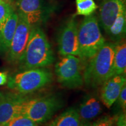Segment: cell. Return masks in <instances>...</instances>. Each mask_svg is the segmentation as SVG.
<instances>
[{
	"label": "cell",
	"mask_w": 126,
	"mask_h": 126,
	"mask_svg": "<svg viewBox=\"0 0 126 126\" xmlns=\"http://www.w3.org/2000/svg\"><path fill=\"white\" fill-rule=\"evenodd\" d=\"M126 10V0H103L99 9V18L102 26L106 31L123 11Z\"/></svg>",
	"instance_id": "cell-11"
},
{
	"label": "cell",
	"mask_w": 126,
	"mask_h": 126,
	"mask_svg": "<svg viewBox=\"0 0 126 126\" xmlns=\"http://www.w3.org/2000/svg\"><path fill=\"white\" fill-rule=\"evenodd\" d=\"M8 75L7 72H0V86L6 84L8 81Z\"/></svg>",
	"instance_id": "cell-24"
},
{
	"label": "cell",
	"mask_w": 126,
	"mask_h": 126,
	"mask_svg": "<svg viewBox=\"0 0 126 126\" xmlns=\"http://www.w3.org/2000/svg\"><path fill=\"white\" fill-rule=\"evenodd\" d=\"M116 44L105 42L97 53L89 60L83 71V82L88 87L97 88L113 76Z\"/></svg>",
	"instance_id": "cell-2"
},
{
	"label": "cell",
	"mask_w": 126,
	"mask_h": 126,
	"mask_svg": "<svg viewBox=\"0 0 126 126\" xmlns=\"http://www.w3.org/2000/svg\"><path fill=\"white\" fill-rule=\"evenodd\" d=\"M1 1H4V2H5L8 3V4H10V3H11V2L12 0H1Z\"/></svg>",
	"instance_id": "cell-26"
},
{
	"label": "cell",
	"mask_w": 126,
	"mask_h": 126,
	"mask_svg": "<svg viewBox=\"0 0 126 126\" xmlns=\"http://www.w3.org/2000/svg\"><path fill=\"white\" fill-rule=\"evenodd\" d=\"M18 13L21 14L31 27L39 26L46 17L43 0H18Z\"/></svg>",
	"instance_id": "cell-10"
},
{
	"label": "cell",
	"mask_w": 126,
	"mask_h": 126,
	"mask_svg": "<svg viewBox=\"0 0 126 126\" xmlns=\"http://www.w3.org/2000/svg\"><path fill=\"white\" fill-rule=\"evenodd\" d=\"M17 26L9 50L6 54V60L11 64L18 65L27 46L31 26L21 14L18 13Z\"/></svg>",
	"instance_id": "cell-7"
},
{
	"label": "cell",
	"mask_w": 126,
	"mask_h": 126,
	"mask_svg": "<svg viewBox=\"0 0 126 126\" xmlns=\"http://www.w3.org/2000/svg\"><path fill=\"white\" fill-rule=\"evenodd\" d=\"M93 126L92 123L90 122H81V126Z\"/></svg>",
	"instance_id": "cell-25"
},
{
	"label": "cell",
	"mask_w": 126,
	"mask_h": 126,
	"mask_svg": "<svg viewBox=\"0 0 126 126\" xmlns=\"http://www.w3.org/2000/svg\"><path fill=\"white\" fill-rule=\"evenodd\" d=\"M53 80V73L46 68L28 69L8 76L7 86L13 92L27 94L48 85Z\"/></svg>",
	"instance_id": "cell-3"
},
{
	"label": "cell",
	"mask_w": 126,
	"mask_h": 126,
	"mask_svg": "<svg viewBox=\"0 0 126 126\" xmlns=\"http://www.w3.org/2000/svg\"><path fill=\"white\" fill-rule=\"evenodd\" d=\"M126 83V75H114L103 83L100 92V99L106 108H111L114 102L117 101Z\"/></svg>",
	"instance_id": "cell-12"
},
{
	"label": "cell",
	"mask_w": 126,
	"mask_h": 126,
	"mask_svg": "<svg viewBox=\"0 0 126 126\" xmlns=\"http://www.w3.org/2000/svg\"><path fill=\"white\" fill-rule=\"evenodd\" d=\"M79 59L88 61L97 53L105 43L96 17L85 16L78 28Z\"/></svg>",
	"instance_id": "cell-4"
},
{
	"label": "cell",
	"mask_w": 126,
	"mask_h": 126,
	"mask_svg": "<svg viewBox=\"0 0 126 126\" xmlns=\"http://www.w3.org/2000/svg\"><path fill=\"white\" fill-rule=\"evenodd\" d=\"M126 31V10L123 11L117 17L114 23L106 32L114 43L122 42L124 39Z\"/></svg>",
	"instance_id": "cell-16"
},
{
	"label": "cell",
	"mask_w": 126,
	"mask_h": 126,
	"mask_svg": "<svg viewBox=\"0 0 126 126\" xmlns=\"http://www.w3.org/2000/svg\"><path fill=\"white\" fill-rule=\"evenodd\" d=\"M18 14L13 11L0 28V54L6 56L13 39L18 23Z\"/></svg>",
	"instance_id": "cell-13"
},
{
	"label": "cell",
	"mask_w": 126,
	"mask_h": 126,
	"mask_svg": "<svg viewBox=\"0 0 126 126\" xmlns=\"http://www.w3.org/2000/svg\"><path fill=\"white\" fill-rule=\"evenodd\" d=\"M113 60V76L126 75V45L125 42L115 43ZM112 76V77H113Z\"/></svg>",
	"instance_id": "cell-17"
},
{
	"label": "cell",
	"mask_w": 126,
	"mask_h": 126,
	"mask_svg": "<svg viewBox=\"0 0 126 126\" xmlns=\"http://www.w3.org/2000/svg\"><path fill=\"white\" fill-rule=\"evenodd\" d=\"M116 120L117 126H126V112H123L120 114Z\"/></svg>",
	"instance_id": "cell-23"
},
{
	"label": "cell",
	"mask_w": 126,
	"mask_h": 126,
	"mask_svg": "<svg viewBox=\"0 0 126 126\" xmlns=\"http://www.w3.org/2000/svg\"><path fill=\"white\" fill-rule=\"evenodd\" d=\"M115 121V119L110 116L105 117L99 119L96 122L92 123L93 126H113Z\"/></svg>",
	"instance_id": "cell-21"
},
{
	"label": "cell",
	"mask_w": 126,
	"mask_h": 126,
	"mask_svg": "<svg viewBox=\"0 0 126 126\" xmlns=\"http://www.w3.org/2000/svg\"><path fill=\"white\" fill-rule=\"evenodd\" d=\"M28 97L13 91L0 93V126L22 114L23 103Z\"/></svg>",
	"instance_id": "cell-8"
},
{
	"label": "cell",
	"mask_w": 126,
	"mask_h": 126,
	"mask_svg": "<svg viewBox=\"0 0 126 126\" xmlns=\"http://www.w3.org/2000/svg\"><path fill=\"white\" fill-rule=\"evenodd\" d=\"M81 67L79 58L72 55L63 56L55 65L58 82L63 86L69 89L81 87L83 84Z\"/></svg>",
	"instance_id": "cell-6"
},
{
	"label": "cell",
	"mask_w": 126,
	"mask_h": 126,
	"mask_svg": "<svg viewBox=\"0 0 126 126\" xmlns=\"http://www.w3.org/2000/svg\"><path fill=\"white\" fill-rule=\"evenodd\" d=\"M3 126H40L29 118L20 114L8 122Z\"/></svg>",
	"instance_id": "cell-19"
},
{
	"label": "cell",
	"mask_w": 126,
	"mask_h": 126,
	"mask_svg": "<svg viewBox=\"0 0 126 126\" xmlns=\"http://www.w3.org/2000/svg\"><path fill=\"white\" fill-rule=\"evenodd\" d=\"M64 106L63 99L57 94H47L28 97L23 105L22 114L37 124L47 122Z\"/></svg>",
	"instance_id": "cell-5"
},
{
	"label": "cell",
	"mask_w": 126,
	"mask_h": 126,
	"mask_svg": "<svg viewBox=\"0 0 126 126\" xmlns=\"http://www.w3.org/2000/svg\"><path fill=\"white\" fill-rule=\"evenodd\" d=\"M78 110L81 122H90L101 113V104L96 96L89 94L83 99Z\"/></svg>",
	"instance_id": "cell-14"
},
{
	"label": "cell",
	"mask_w": 126,
	"mask_h": 126,
	"mask_svg": "<svg viewBox=\"0 0 126 126\" xmlns=\"http://www.w3.org/2000/svg\"><path fill=\"white\" fill-rule=\"evenodd\" d=\"M78 28V23L72 17L61 29L58 38V47L62 56L72 55L79 57Z\"/></svg>",
	"instance_id": "cell-9"
},
{
	"label": "cell",
	"mask_w": 126,
	"mask_h": 126,
	"mask_svg": "<svg viewBox=\"0 0 126 126\" xmlns=\"http://www.w3.org/2000/svg\"><path fill=\"white\" fill-rule=\"evenodd\" d=\"M55 60L51 45L39 26L32 27L26 50L18 66L19 71L51 65Z\"/></svg>",
	"instance_id": "cell-1"
},
{
	"label": "cell",
	"mask_w": 126,
	"mask_h": 126,
	"mask_svg": "<svg viewBox=\"0 0 126 126\" xmlns=\"http://www.w3.org/2000/svg\"><path fill=\"white\" fill-rule=\"evenodd\" d=\"M14 10L10 4L0 0V28L4 24Z\"/></svg>",
	"instance_id": "cell-20"
},
{
	"label": "cell",
	"mask_w": 126,
	"mask_h": 126,
	"mask_svg": "<svg viewBox=\"0 0 126 126\" xmlns=\"http://www.w3.org/2000/svg\"><path fill=\"white\" fill-rule=\"evenodd\" d=\"M77 14L88 16L94 13L97 8V5L94 0H75Z\"/></svg>",
	"instance_id": "cell-18"
},
{
	"label": "cell",
	"mask_w": 126,
	"mask_h": 126,
	"mask_svg": "<svg viewBox=\"0 0 126 126\" xmlns=\"http://www.w3.org/2000/svg\"><path fill=\"white\" fill-rule=\"evenodd\" d=\"M117 100H118L120 108H122L124 112H125L126 108V84L124 85L122 89Z\"/></svg>",
	"instance_id": "cell-22"
},
{
	"label": "cell",
	"mask_w": 126,
	"mask_h": 126,
	"mask_svg": "<svg viewBox=\"0 0 126 126\" xmlns=\"http://www.w3.org/2000/svg\"><path fill=\"white\" fill-rule=\"evenodd\" d=\"M81 120L78 109L70 108L55 118L48 126H80Z\"/></svg>",
	"instance_id": "cell-15"
}]
</instances>
